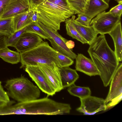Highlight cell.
<instances>
[{
    "label": "cell",
    "mask_w": 122,
    "mask_h": 122,
    "mask_svg": "<svg viewBox=\"0 0 122 122\" xmlns=\"http://www.w3.org/2000/svg\"><path fill=\"white\" fill-rule=\"evenodd\" d=\"M87 52L99 73L105 87L107 86L119 64L114 51L108 45L104 35H100L90 45Z\"/></svg>",
    "instance_id": "cell-1"
},
{
    "label": "cell",
    "mask_w": 122,
    "mask_h": 122,
    "mask_svg": "<svg viewBox=\"0 0 122 122\" xmlns=\"http://www.w3.org/2000/svg\"><path fill=\"white\" fill-rule=\"evenodd\" d=\"M71 109L69 104L46 97L12 105L7 112L9 115H57L69 114Z\"/></svg>",
    "instance_id": "cell-2"
},
{
    "label": "cell",
    "mask_w": 122,
    "mask_h": 122,
    "mask_svg": "<svg viewBox=\"0 0 122 122\" xmlns=\"http://www.w3.org/2000/svg\"><path fill=\"white\" fill-rule=\"evenodd\" d=\"M57 51L43 41L34 48L20 53V68L28 66H37L55 64L60 68Z\"/></svg>",
    "instance_id": "cell-3"
},
{
    "label": "cell",
    "mask_w": 122,
    "mask_h": 122,
    "mask_svg": "<svg viewBox=\"0 0 122 122\" xmlns=\"http://www.w3.org/2000/svg\"><path fill=\"white\" fill-rule=\"evenodd\" d=\"M4 87L9 97L18 102L38 99L40 95L39 88L22 75L8 80Z\"/></svg>",
    "instance_id": "cell-4"
},
{
    "label": "cell",
    "mask_w": 122,
    "mask_h": 122,
    "mask_svg": "<svg viewBox=\"0 0 122 122\" xmlns=\"http://www.w3.org/2000/svg\"><path fill=\"white\" fill-rule=\"evenodd\" d=\"M40 22L56 31L60 30L61 23L75 14L74 11L60 7L46 0L37 7Z\"/></svg>",
    "instance_id": "cell-5"
},
{
    "label": "cell",
    "mask_w": 122,
    "mask_h": 122,
    "mask_svg": "<svg viewBox=\"0 0 122 122\" xmlns=\"http://www.w3.org/2000/svg\"><path fill=\"white\" fill-rule=\"evenodd\" d=\"M121 20V17L115 16L109 11H104L93 18L90 25L98 34L105 35L109 33Z\"/></svg>",
    "instance_id": "cell-6"
},
{
    "label": "cell",
    "mask_w": 122,
    "mask_h": 122,
    "mask_svg": "<svg viewBox=\"0 0 122 122\" xmlns=\"http://www.w3.org/2000/svg\"><path fill=\"white\" fill-rule=\"evenodd\" d=\"M109 91L105 99L108 108L115 106L122 99V64L119 63L110 81Z\"/></svg>",
    "instance_id": "cell-7"
},
{
    "label": "cell",
    "mask_w": 122,
    "mask_h": 122,
    "mask_svg": "<svg viewBox=\"0 0 122 122\" xmlns=\"http://www.w3.org/2000/svg\"><path fill=\"white\" fill-rule=\"evenodd\" d=\"M40 26L48 33L51 38L48 40L52 47L56 51L66 55L72 59H75L77 55L71 50L68 49L66 45L68 40L60 35L57 31L46 26L41 23L38 21Z\"/></svg>",
    "instance_id": "cell-8"
},
{
    "label": "cell",
    "mask_w": 122,
    "mask_h": 122,
    "mask_svg": "<svg viewBox=\"0 0 122 122\" xmlns=\"http://www.w3.org/2000/svg\"><path fill=\"white\" fill-rule=\"evenodd\" d=\"M25 70L43 92L50 96L55 94V90L39 66H27L25 67Z\"/></svg>",
    "instance_id": "cell-9"
},
{
    "label": "cell",
    "mask_w": 122,
    "mask_h": 122,
    "mask_svg": "<svg viewBox=\"0 0 122 122\" xmlns=\"http://www.w3.org/2000/svg\"><path fill=\"white\" fill-rule=\"evenodd\" d=\"M80 100L81 105L76 110L84 115H94L108 109L105 99L102 98L90 95Z\"/></svg>",
    "instance_id": "cell-10"
},
{
    "label": "cell",
    "mask_w": 122,
    "mask_h": 122,
    "mask_svg": "<svg viewBox=\"0 0 122 122\" xmlns=\"http://www.w3.org/2000/svg\"><path fill=\"white\" fill-rule=\"evenodd\" d=\"M31 10L29 0H11L5 8L0 19L13 18Z\"/></svg>",
    "instance_id": "cell-11"
},
{
    "label": "cell",
    "mask_w": 122,
    "mask_h": 122,
    "mask_svg": "<svg viewBox=\"0 0 122 122\" xmlns=\"http://www.w3.org/2000/svg\"><path fill=\"white\" fill-rule=\"evenodd\" d=\"M42 38L32 33L25 32L20 36L14 47L20 53L30 50L43 42Z\"/></svg>",
    "instance_id": "cell-12"
},
{
    "label": "cell",
    "mask_w": 122,
    "mask_h": 122,
    "mask_svg": "<svg viewBox=\"0 0 122 122\" xmlns=\"http://www.w3.org/2000/svg\"><path fill=\"white\" fill-rule=\"evenodd\" d=\"M38 66L45 75L56 92L64 89L62 84L59 67L55 64Z\"/></svg>",
    "instance_id": "cell-13"
},
{
    "label": "cell",
    "mask_w": 122,
    "mask_h": 122,
    "mask_svg": "<svg viewBox=\"0 0 122 122\" xmlns=\"http://www.w3.org/2000/svg\"><path fill=\"white\" fill-rule=\"evenodd\" d=\"M76 70L90 76H99V73L92 60L83 54L78 53L76 58Z\"/></svg>",
    "instance_id": "cell-14"
},
{
    "label": "cell",
    "mask_w": 122,
    "mask_h": 122,
    "mask_svg": "<svg viewBox=\"0 0 122 122\" xmlns=\"http://www.w3.org/2000/svg\"><path fill=\"white\" fill-rule=\"evenodd\" d=\"M71 18L67 19L75 28L81 36L90 45L95 39L98 34L92 26L90 25L86 26L83 25L75 20L76 16L72 15Z\"/></svg>",
    "instance_id": "cell-15"
},
{
    "label": "cell",
    "mask_w": 122,
    "mask_h": 122,
    "mask_svg": "<svg viewBox=\"0 0 122 122\" xmlns=\"http://www.w3.org/2000/svg\"><path fill=\"white\" fill-rule=\"evenodd\" d=\"M112 38L115 47L114 51L118 61L122 59V36L121 22L108 34Z\"/></svg>",
    "instance_id": "cell-16"
},
{
    "label": "cell",
    "mask_w": 122,
    "mask_h": 122,
    "mask_svg": "<svg viewBox=\"0 0 122 122\" xmlns=\"http://www.w3.org/2000/svg\"><path fill=\"white\" fill-rule=\"evenodd\" d=\"M59 71L63 88L74 84L79 78V75L76 70L69 66L59 68Z\"/></svg>",
    "instance_id": "cell-17"
},
{
    "label": "cell",
    "mask_w": 122,
    "mask_h": 122,
    "mask_svg": "<svg viewBox=\"0 0 122 122\" xmlns=\"http://www.w3.org/2000/svg\"><path fill=\"white\" fill-rule=\"evenodd\" d=\"M109 7V4L103 0H90L86 12L84 14L90 20Z\"/></svg>",
    "instance_id": "cell-18"
},
{
    "label": "cell",
    "mask_w": 122,
    "mask_h": 122,
    "mask_svg": "<svg viewBox=\"0 0 122 122\" xmlns=\"http://www.w3.org/2000/svg\"><path fill=\"white\" fill-rule=\"evenodd\" d=\"M8 47L0 50V57L5 61L12 64H17L20 62V53L11 50Z\"/></svg>",
    "instance_id": "cell-19"
},
{
    "label": "cell",
    "mask_w": 122,
    "mask_h": 122,
    "mask_svg": "<svg viewBox=\"0 0 122 122\" xmlns=\"http://www.w3.org/2000/svg\"><path fill=\"white\" fill-rule=\"evenodd\" d=\"M30 12L19 14L13 17L15 32L33 22L31 19Z\"/></svg>",
    "instance_id": "cell-20"
},
{
    "label": "cell",
    "mask_w": 122,
    "mask_h": 122,
    "mask_svg": "<svg viewBox=\"0 0 122 122\" xmlns=\"http://www.w3.org/2000/svg\"><path fill=\"white\" fill-rule=\"evenodd\" d=\"M68 87L67 91L71 95L78 97L80 99L91 95V91L88 87L78 86L74 83Z\"/></svg>",
    "instance_id": "cell-21"
},
{
    "label": "cell",
    "mask_w": 122,
    "mask_h": 122,
    "mask_svg": "<svg viewBox=\"0 0 122 122\" xmlns=\"http://www.w3.org/2000/svg\"><path fill=\"white\" fill-rule=\"evenodd\" d=\"M75 14H84L88 9L90 0H68Z\"/></svg>",
    "instance_id": "cell-22"
},
{
    "label": "cell",
    "mask_w": 122,
    "mask_h": 122,
    "mask_svg": "<svg viewBox=\"0 0 122 122\" xmlns=\"http://www.w3.org/2000/svg\"><path fill=\"white\" fill-rule=\"evenodd\" d=\"M15 32L13 18H0V33L5 35L7 37Z\"/></svg>",
    "instance_id": "cell-23"
},
{
    "label": "cell",
    "mask_w": 122,
    "mask_h": 122,
    "mask_svg": "<svg viewBox=\"0 0 122 122\" xmlns=\"http://www.w3.org/2000/svg\"><path fill=\"white\" fill-rule=\"evenodd\" d=\"M25 32L36 34L44 39L48 40L51 38L46 31L40 26L38 22H32L27 25L26 29Z\"/></svg>",
    "instance_id": "cell-24"
},
{
    "label": "cell",
    "mask_w": 122,
    "mask_h": 122,
    "mask_svg": "<svg viewBox=\"0 0 122 122\" xmlns=\"http://www.w3.org/2000/svg\"><path fill=\"white\" fill-rule=\"evenodd\" d=\"M65 21L67 34L68 35L80 42L83 44H87L86 41L81 36L67 19H66Z\"/></svg>",
    "instance_id": "cell-25"
},
{
    "label": "cell",
    "mask_w": 122,
    "mask_h": 122,
    "mask_svg": "<svg viewBox=\"0 0 122 122\" xmlns=\"http://www.w3.org/2000/svg\"><path fill=\"white\" fill-rule=\"evenodd\" d=\"M56 55L60 68L69 66L74 63L72 59L66 55L57 51Z\"/></svg>",
    "instance_id": "cell-26"
},
{
    "label": "cell",
    "mask_w": 122,
    "mask_h": 122,
    "mask_svg": "<svg viewBox=\"0 0 122 122\" xmlns=\"http://www.w3.org/2000/svg\"><path fill=\"white\" fill-rule=\"evenodd\" d=\"M47 0L49 2L60 7L68 10L74 11L69 3L68 0Z\"/></svg>",
    "instance_id": "cell-27"
},
{
    "label": "cell",
    "mask_w": 122,
    "mask_h": 122,
    "mask_svg": "<svg viewBox=\"0 0 122 122\" xmlns=\"http://www.w3.org/2000/svg\"><path fill=\"white\" fill-rule=\"evenodd\" d=\"M75 20L79 23L86 26L90 25L91 21L87 16L83 14H78V17Z\"/></svg>",
    "instance_id": "cell-28"
},
{
    "label": "cell",
    "mask_w": 122,
    "mask_h": 122,
    "mask_svg": "<svg viewBox=\"0 0 122 122\" xmlns=\"http://www.w3.org/2000/svg\"><path fill=\"white\" fill-rule=\"evenodd\" d=\"M112 8L109 11L114 16L121 17L122 14V2Z\"/></svg>",
    "instance_id": "cell-29"
},
{
    "label": "cell",
    "mask_w": 122,
    "mask_h": 122,
    "mask_svg": "<svg viewBox=\"0 0 122 122\" xmlns=\"http://www.w3.org/2000/svg\"><path fill=\"white\" fill-rule=\"evenodd\" d=\"M0 99L8 102L10 101L7 92L4 89L0 81Z\"/></svg>",
    "instance_id": "cell-30"
},
{
    "label": "cell",
    "mask_w": 122,
    "mask_h": 122,
    "mask_svg": "<svg viewBox=\"0 0 122 122\" xmlns=\"http://www.w3.org/2000/svg\"><path fill=\"white\" fill-rule=\"evenodd\" d=\"M7 37L5 35L0 33V50L8 47L6 42Z\"/></svg>",
    "instance_id": "cell-31"
},
{
    "label": "cell",
    "mask_w": 122,
    "mask_h": 122,
    "mask_svg": "<svg viewBox=\"0 0 122 122\" xmlns=\"http://www.w3.org/2000/svg\"><path fill=\"white\" fill-rule=\"evenodd\" d=\"M31 10H34L36 8L46 0H29Z\"/></svg>",
    "instance_id": "cell-32"
},
{
    "label": "cell",
    "mask_w": 122,
    "mask_h": 122,
    "mask_svg": "<svg viewBox=\"0 0 122 122\" xmlns=\"http://www.w3.org/2000/svg\"><path fill=\"white\" fill-rule=\"evenodd\" d=\"M11 0H0V18L4 10Z\"/></svg>",
    "instance_id": "cell-33"
},
{
    "label": "cell",
    "mask_w": 122,
    "mask_h": 122,
    "mask_svg": "<svg viewBox=\"0 0 122 122\" xmlns=\"http://www.w3.org/2000/svg\"><path fill=\"white\" fill-rule=\"evenodd\" d=\"M30 13L31 19L33 22H36L38 21V14L36 11L31 10L30 12Z\"/></svg>",
    "instance_id": "cell-34"
},
{
    "label": "cell",
    "mask_w": 122,
    "mask_h": 122,
    "mask_svg": "<svg viewBox=\"0 0 122 122\" xmlns=\"http://www.w3.org/2000/svg\"><path fill=\"white\" fill-rule=\"evenodd\" d=\"M14 103L13 101L8 102L0 99V109L12 105Z\"/></svg>",
    "instance_id": "cell-35"
},
{
    "label": "cell",
    "mask_w": 122,
    "mask_h": 122,
    "mask_svg": "<svg viewBox=\"0 0 122 122\" xmlns=\"http://www.w3.org/2000/svg\"><path fill=\"white\" fill-rule=\"evenodd\" d=\"M67 47L69 49L71 50L75 46V42L71 40H68L66 43Z\"/></svg>",
    "instance_id": "cell-36"
},
{
    "label": "cell",
    "mask_w": 122,
    "mask_h": 122,
    "mask_svg": "<svg viewBox=\"0 0 122 122\" xmlns=\"http://www.w3.org/2000/svg\"><path fill=\"white\" fill-rule=\"evenodd\" d=\"M118 3L122 2V0H115Z\"/></svg>",
    "instance_id": "cell-37"
},
{
    "label": "cell",
    "mask_w": 122,
    "mask_h": 122,
    "mask_svg": "<svg viewBox=\"0 0 122 122\" xmlns=\"http://www.w3.org/2000/svg\"><path fill=\"white\" fill-rule=\"evenodd\" d=\"M104 1L106 2L107 3L109 4V2L110 0H103Z\"/></svg>",
    "instance_id": "cell-38"
}]
</instances>
